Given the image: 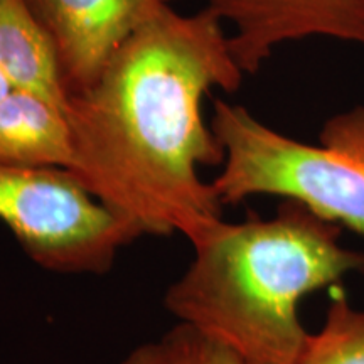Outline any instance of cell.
Returning a JSON list of instances; mask_svg holds the SVG:
<instances>
[{"mask_svg": "<svg viewBox=\"0 0 364 364\" xmlns=\"http://www.w3.org/2000/svg\"><path fill=\"white\" fill-rule=\"evenodd\" d=\"M243 78L220 17L164 7L90 88L68 97V171L139 238L179 233L193 243L223 220L213 184L199 176L225 161L203 102Z\"/></svg>", "mask_w": 364, "mask_h": 364, "instance_id": "1", "label": "cell"}, {"mask_svg": "<svg viewBox=\"0 0 364 364\" xmlns=\"http://www.w3.org/2000/svg\"><path fill=\"white\" fill-rule=\"evenodd\" d=\"M341 236V226L294 201L265 220H220L191 243L193 260L167 287L164 306L243 364H297L311 336L300 302L364 273V252Z\"/></svg>", "mask_w": 364, "mask_h": 364, "instance_id": "2", "label": "cell"}, {"mask_svg": "<svg viewBox=\"0 0 364 364\" xmlns=\"http://www.w3.org/2000/svg\"><path fill=\"white\" fill-rule=\"evenodd\" d=\"M231 26L230 49L245 75L260 71L277 48L326 38L364 44V0H203Z\"/></svg>", "mask_w": 364, "mask_h": 364, "instance_id": "5", "label": "cell"}, {"mask_svg": "<svg viewBox=\"0 0 364 364\" xmlns=\"http://www.w3.org/2000/svg\"><path fill=\"white\" fill-rule=\"evenodd\" d=\"M0 221L48 272L103 275L139 236L68 169L0 162Z\"/></svg>", "mask_w": 364, "mask_h": 364, "instance_id": "4", "label": "cell"}, {"mask_svg": "<svg viewBox=\"0 0 364 364\" xmlns=\"http://www.w3.org/2000/svg\"><path fill=\"white\" fill-rule=\"evenodd\" d=\"M211 129L225 150L211 181L223 206L277 196L364 236V105L327 118L318 144L282 134L225 100L215 102Z\"/></svg>", "mask_w": 364, "mask_h": 364, "instance_id": "3", "label": "cell"}, {"mask_svg": "<svg viewBox=\"0 0 364 364\" xmlns=\"http://www.w3.org/2000/svg\"><path fill=\"white\" fill-rule=\"evenodd\" d=\"M53 41L68 97L97 81L122 44L176 0H24Z\"/></svg>", "mask_w": 364, "mask_h": 364, "instance_id": "6", "label": "cell"}, {"mask_svg": "<svg viewBox=\"0 0 364 364\" xmlns=\"http://www.w3.org/2000/svg\"><path fill=\"white\" fill-rule=\"evenodd\" d=\"M297 364H364V309L343 294L336 295Z\"/></svg>", "mask_w": 364, "mask_h": 364, "instance_id": "9", "label": "cell"}, {"mask_svg": "<svg viewBox=\"0 0 364 364\" xmlns=\"http://www.w3.org/2000/svg\"><path fill=\"white\" fill-rule=\"evenodd\" d=\"M0 71L24 90L66 108L68 93L53 41L24 0H0Z\"/></svg>", "mask_w": 364, "mask_h": 364, "instance_id": "8", "label": "cell"}, {"mask_svg": "<svg viewBox=\"0 0 364 364\" xmlns=\"http://www.w3.org/2000/svg\"><path fill=\"white\" fill-rule=\"evenodd\" d=\"M118 364H243L233 351L177 322L157 339L145 341Z\"/></svg>", "mask_w": 364, "mask_h": 364, "instance_id": "10", "label": "cell"}, {"mask_svg": "<svg viewBox=\"0 0 364 364\" xmlns=\"http://www.w3.org/2000/svg\"><path fill=\"white\" fill-rule=\"evenodd\" d=\"M12 90L14 88L11 86V83H9V80L4 76V73L0 71V102H2V100L6 98Z\"/></svg>", "mask_w": 364, "mask_h": 364, "instance_id": "11", "label": "cell"}, {"mask_svg": "<svg viewBox=\"0 0 364 364\" xmlns=\"http://www.w3.org/2000/svg\"><path fill=\"white\" fill-rule=\"evenodd\" d=\"M0 162L17 167L73 164V135L66 108L24 90L0 102Z\"/></svg>", "mask_w": 364, "mask_h": 364, "instance_id": "7", "label": "cell"}]
</instances>
